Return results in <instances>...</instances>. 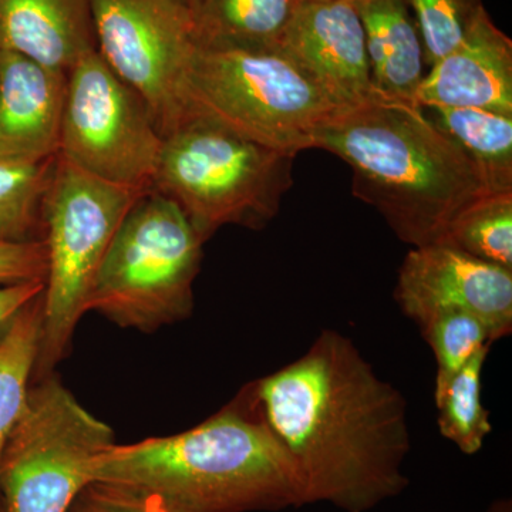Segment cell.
<instances>
[{
    "mask_svg": "<svg viewBox=\"0 0 512 512\" xmlns=\"http://www.w3.org/2000/svg\"><path fill=\"white\" fill-rule=\"evenodd\" d=\"M247 390L291 456L305 505L369 512L406 490V399L342 333L322 330L301 357Z\"/></svg>",
    "mask_w": 512,
    "mask_h": 512,
    "instance_id": "6da1fadb",
    "label": "cell"
},
{
    "mask_svg": "<svg viewBox=\"0 0 512 512\" xmlns=\"http://www.w3.org/2000/svg\"><path fill=\"white\" fill-rule=\"evenodd\" d=\"M313 148L349 164L353 194L413 248L440 242L461 211L490 195L473 161L414 104L377 96L339 109Z\"/></svg>",
    "mask_w": 512,
    "mask_h": 512,
    "instance_id": "7a4b0ae2",
    "label": "cell"
},
{
    "mask_svg": "<svg viewBox=\"0 0 512 512\" xmlns=\"http://www.w3.org/2000/svg\"><path fill=\"white\" fill-rule=\"evenodd\" d=\"M92 478L144 488L178 512L281 511L305 505L295 464L247 389L183 433L114 443L94 458Z\"/></svg>",
    "mask_w": 512,
    "mask_h": 512,
    "instance_id": "3957f363",
    "label": "cell"
},
{
    "mask_svg": "<svg viewBox=\"0 0 512 512\" xmlns=\"http://www.w3.org/2000/svg\"><path fill=\"white\" fill-rule=\"evenodd\" d=\"M295 158L187 110L164 136L151 188L175 202L205 242L225 225L261 229L274 220Z\"/></svg>",
    "mask_w": 512,
    "mask_h": 512,
    "instance_id": "277c9868",
    "label": "cell"
},
{
    "mask_svg": "<svg viewBox=\"0 0 512 512\" xmlns=\"http://www.w3.org/2000/svg\"><path fill=\"white\" fill-rule=\"evenodd\" d=\"M192 110L266 147L298 156L340 109L282 50L195 46L183 83Z\"/></svg>",
    "mask_w": 512,
    "mask_h": 512,
    "instance_id": "5b68a950",
    "label": "cell"
},
{
    "mask_svg": "<svg viewBox=\"0 0 512 512\" xmlns=\"http://www.w3.org/2000/svg\"><path fill=\"white\" fill-rule=\"evenodd\" d=\"M148 191V190H147ZM144 190L101 180L57 154L43 202L47 271L35 380L62 360L111 242Z\"/></svg>",
    "mask_w": 512,
    "mask_h": 512,
    "instance_id": "8992f818",
    "label": "cell"
},
{
    "mask_svg": "<svg viewBox=\"0 0 512 512\" xmlns=\"http://www.w3.org/2000/svg\"><path fill=\"white\" fill-rule=\"evenodd\" d=\"M202 244L175 202L153 188L144 192L101 262L87 312L141 332L188 318Z\"/></svg>",
    "mask_w": 512,
    "mask_h": 512,
    "instance_id": "52a82bcc",
    "label": "cell"
},
{
    "mask_svg": "<svg viewBox=\"0 0 512 512\" xmlns=\"http://www.w3.org/2000/svg\"><path fill=\"white\" fill-rule=\"evenodd\" d=\"M113 444V430L59 380H35L0 460L2 512H66Z\"/></svg>",
    "mask_w": 512,
    "mask_h": 512,
    "instance_id": "ba28073f",
    "label": "cell"
},
{
    "mask_svg": "<svg viewBox=\"0 0 512 512\" xmlns=\"http://www.w3.org/2000/svg\"><path fill=\"white\" fill-rule=\"evenodd\" d=\"M164 137L146 104L99 50L67 73L59 156L123 187L151 190Z\"/></svg>",
    "mask_w": 512,
    "mask_h": 512,
    "instance_id": "9c48e42d",
    "label": "cell"
},
{
    "mask_svg": "<svg viewBox=\"0 0 512 512\" xmlns=\"http://www.w3.org/2000/svg\"><path fill=\"white\" fill-rule=\"evenodd\" d=\"M93 22L104 62L167 136L185 114L183 83L195 50L190 9L180 0H93Z\"/></svg>",
    "mask_w": 512,
    "mask_h": 512,
    "instance_id": "30bf717a",
    "label": "cell"
},
{
    "mask_svg": "<svg viewBox=\"0 0 512 512\" xmlns=\"http://www.w3.org/2000/svg\"><path fill=\"white\" fill-rule=\"evenodd\" d=\"M394 299L416 325L436 313L467 312L498 340L512 330V271L450 245L413 248L400 266Z\"/></svg>",
    "mask_w": 512,
    "mask_h": 512,
    "instance_id": "8fae6325",
    "label": "cell"
},
{
    "mask_svg": "<svg viewBox=\"0 0 512 512\" xmlns=\"http://www.w3.org/2000/svg\"><path fill=\"white\" fill-rule=\"evenodd\" d=\"M281 50L340 109L377 97L370 77L365 29L355 0H302Z\"/></svg>",
    "mask_w": 512,
    "mask_h": 512,
    "instance_id": "7c38bea8",
    "label": "cell"
},
{
    "mask_svg": "<svg viewBox=\"0 0 512 512\" xmlns=\"http://www.w3.org/2000/svg\"><path fill=\"white\" fill-rule=\"evenodd\" d=\"M67 74L0 52V163H39L59 154Z\"/></svg>",
    "mask_w": 512,
    "mask_h": 512,
    "instance_id": "4fadbf2b",
    "label": "cell"
},
{
    "mask_svg": "<svg viewBox=\"0 0 512 512\" xmlns=\"http://www.w3.org/2000/svg\"><path fill=\"white\" fill-rule=\"evenodd\" d=\"M416 103L421 109L457 107L512 114V42L487 10L460 45L429 67Z\"/></svg>",
    "mask_w": 512,
    "mask_h": 512,
    "instance_id": "5bb4252c",
    "label": "cell"
},
{
    "mask_svg": "<svg viewBox=\"0 0 512 512\" xmlns=\"http://www.w3.org/2000/svg\"><path fill=\"white\" fill-rule=\"evenodd\" d=\"M96 49L93 0H0V52L67 74Z\"/></svg>",
    "mask_w": 512,
    "mask_h": 512,
    "instance_id": "9a60e30c",
    "label": "cell"
},
{
    "mask_svg": "<svg viewBox=\"0 0 512 512\" xmlns=\"http://www.w3.org/2000/svg\"><path fill=\"white\" fill-rule=\"evenodd\" d=\"M363 29L376 96L416 103L424 77L419 28L406 0H355ZM420 107V106H419Z\"/></svg>",
    "mask_w": 512,
    "mask_h": 512,
    "instance_id": "2e32d148",
    "label": "cell"
},
{
    "mask_svg": "<svg viewBox=\"0 0 512 512\" xmlns=\"http://www.w3.org/2000/svg\"><path fill=\"white\" fill-rule=\"evenodd\" d=\"M302 0H194L195 46L281 50Z\"/></svg>",
    "mask_w": 512,
    "mask_h": 512,
    "instance_id": "e0dca14e",
    "label": "cell"
},
{
    "mask_svg": "<svg viewBox=\"0 0 512 512\" xmlns=\"http://www.w3.org/2000/svg\"><path fill=\"white\" fill-rule=\"evenodd\" d=\"M433 121L476 165L488 194L512 192V114L434 107Z\"/></svg>",
    "mask_w": 512,
    "mask_h": 512,
    "instance_id": "ac0fdd59",
    "label": "cell"
},
{
    "mask_svg": "<svg viewBox=\"0 0 512 512\" xmlns=\"http://www.w3.org/2000/svg\"><path fill=\"white\" fill-rule=\"evenodd\" d=\"M42 328L43 293L20 311L0 343V460L28 403Z\"/></svg>",
    "mask_w": 512,
    "mask_h": 512,
    "instance_id": "d6986e66",
    "label": "cell"
},
{
    "mask_svg": "<svg viewBox=\"0 0 512 512\" xmlns=\"http://www.w3.org/2000/svg\"><path fill=\"white\" fill-rule=\"evenodd\" d=\"M490 350H480L450 379L434 384L440 434L466 456L477 454L493 433L483 404V370Z\"/></svg>",
    "mask_w": 512,
    "mask_h": 512,
    "instance_id": "ffe728a7",
    "label": "cell"
},
{
    "mask_svg": "<svg viewBox=\"0 0 512 512\" xmlns=\"http://www.w3.org/2000/svg\"><path fill=\"white\" fill-rule=\"evenodd\" d=\"M56 158L39 163H0V244L43 241V202Z\"/></svg>",
    "mask_w": 512,
    "mask_h": 512,
    "instance_id": "44dd1931",
    "label": "cell"
},
{
    "mask_svg": "<svg viewBox=\"0 0 512 512\" xmlns=\"http://www.w3.org/2000/svg\"><path fill=\"white\" fill-rule=\"evenodd\" d=\"M437 244L512 271V192L485 195L468 205Z\"/></svg>",
    "mask_w": 512,
    "mask_h": 512,
    "instance_id": "7402d4cb",
    "label": "cell"
},
{
    "mask_svg": "<svg viewBox=\"0 0 512 512\" xmlns=\"http://www.w3.org/2000/svg\"><path fill=\"white\" fill-rule=\"evenodd\" d=\"M421 335L436 359V383L450 379L480 350L498 342L490 326L467 312H441L419 323Z\"/></svg>",
    "mask_w": 512,
    "mask_h": 512,
    "instance_id": "603a6c76",
    "label": "cell"
},
{
    "mask_svg": "<svg viewBox=\"0 0 512 512\" xmlns=\"http://www.w3.org/2000/svg\"><path fill=\"white\" fill-rule=\"evenodd\" d=\"M413 10L427 67L463 42L485 12L483 0H406Z\"/></svg>",
    "mask_w": 512,
    "mask_h": 512,
    "instance_id": "cb8c5ba5",
    "label": "cell"
},
{
    "mask_svg": "<svg viewBox=\"0 0 512 512\" xmlns=\"http://www.w3.org/2000/svg\"><path fill=\"white\" fill-rule=\"evenodd\" d=\"M66 512H178L163 497L136 485L93 480Z\"/></svg>",
    "mask_w": 512,
    "mask_h": 512,
    "instance_id": "d4e9b609",
    "label": "cell"
},
{
    "mask_svg": "<svg viewBox=\"0 0 512 512\" xmlns=\"http://www.w3.org/2000/svg\"><path fill=\"white\" fill-rule=\"evenodd\" d=\"M45 241L0 244V282L46 281Z\"/></svg>",
    "mask_w": 512,
    "mask_h": 512,
    "instance_id": "484cf974",
    "label": "cell"
},
{
    "mask_svg": "<svg viewBox=\"0 0 512 512\" xmlns=\"http://www.w3.org/2000/svg\"><path fill=\"white\" fill-rule=\"evenodd\" d=\"M45 291V281L0 282V343L9 332L13 320L30 301Z\"/></svg>",
    "mask_w": 512,
    "mask_h": 512,
    "instance_id": "4316f807",
    "label": "cell"
},
{
    "mask_svg": "<svg viewBox=\"0 0 512 512\" xmlns=\"http://www.w3.org/2000/svg\"><path fill=\"white\" fill-rule=\"evenodd\" d=\"M487 512H512V501L510 498L495 500L494 503L488 507Z\"/></svg>",
    "mask_w": 512,
    "mask_h": 512,
    "instance_id": "83f0119b",
    "label": "cell"
},
{
    "mask_svg": "<svg viewBox=\"0 0 512 512\" xmlns=\"http://www.w3.org/2000/svg\"><path fill=\"white\" fill-rule=\"evenodd\" d=\"M180 2H183L184 5L187 6L188 9H190L192 3H194V0H180Z\"/></svg>",
    "mask_w": 512,
    "mask_h": 512,
    "instance_id": "f1b7e54d",
    "label": "cell"
}]
</instances>
